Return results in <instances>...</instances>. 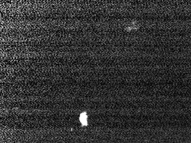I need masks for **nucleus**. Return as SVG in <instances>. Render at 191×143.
<instances>
[{
    "mask_svg": "<svg viewBox=\"0 0 191 143\" xmlns=\"http://www.w3.org/2000/svg\"><path fill=\"white\" fill-rule=\"evenodd\" d=\"M87 118L88 116L86 113H82V114H81L80 117V120L84 126L87 125Z\"/></svg>",
    "mask_w": 191,
    "mask_h": 143,
    "instance_id": "1",
    "label": "nucleus"
}]
</instances>
